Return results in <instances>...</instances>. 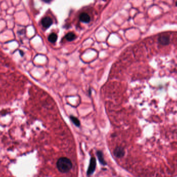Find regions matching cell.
Segmentation results:
<instances>
[{"label": "cell", "instance_id": "cell-7", "mask_svg": "<svg viewBox=\"0 0 177 177\" xmlns=\"http://www.w3.org/2000/svg\"><path fill=\"white\" fill-rule=\"evenodd\" d=\"M96 154H97V158H98V160L99 163L102 165H106L107 163L106 162V161L104 160V155H103V152L101 151H97L96 152Z\"/></svg>", "mask_w": 177, "mask_h": 177}, {"label": "cell", "instance_id": "cell-6", "mask_svg": "<svg viewBox=\"0 0 177 177\" xmlns=\"http://www.w3.org/2000/svg\"><path fill=\"white\" fill-rule=\"evenodd\" d=\"M79 19L81 22H82V23H88L90 22L91 20V18L90 16L88 15L87 13H82L79 16Z\"/></svg>", "mask_w": 177, "mask_h": 177}, {"label": "cell", "instance_id": "cell-1", "mask_svg": "<svg viewBox=\"0 0 177 177\" xmlns=\"http://www.w3.org/2000/svg\"><path fill=\"white\" fill-rule=\"evenodd\" d=\"M57 167L59 171L61 172L67 173L72 169L73 164L69 159L65 157H62L58 160L57 162Z\"/></svg>", "mask_w": 177, "mask_h": 177}, {"label": "cell", "instance_id": "cell-12", "mask_svg": "<svg viewBox=\"0 0 177 177\" xmlns=\"http://www.w3.org/2000/svg\"><path fill=\"white\" fill-rule=\"evenodd\" d=\"M175 6H177V2H175Z\"/></svg>", "mask_w": 177, "mask_h": 177}, {"label": "cell", "instance_id": "cell-3", "mask_svg": "<svg viewBox=\"0 0 177 177\" xmlns=\"http://www.w3.org/2000/svg\"><path fill=\"white\" fill-rule=\"evenodd\" d=\"M158 42L162 45H168L170 43V37L167 35H162L158 38Z\"/></svg>", "mask_w": 177, "mask_h": 177}, {"label": "cell", "instance_id": "cell-4", "mask_svg": "<svg viewBox=\"0 0 177 177\" xmlns=\"http://www.w3.org/2000/svg\"><path fill=\"white\" fill-rule=\"evenodd\" d=\"M114 155L117 158H121L124 156L125 151L124 149L121 146H118L116 148L114 151Z\"/></svg>", "mask_w": 177, "mask_h": 177}, {"label": "cell", "instance_id": "cell-10", "mask_svg": "<svg viewBox=\"0 0 177 177\" xmlns=\"http://www.w3.org/2000/svg\"><path fill=\"white\" fill-rule=\"evenodd\" d=\"M70 119H71V121H72V122L73 123V124L75 126H76L77 127H79L80 126V122L79 120L77 117H76L74 116H71Z\"/></svg>", "mask_w": 177, "mask_h": 177}, {"label": "cell", "instance_id": "cell-11", "mask_svg": "<svg viewBox=\"0 0 177 177\" xmlns=\"http://www.w3.org/2000/svg\"><path fill=\"white\" fill-rule=\"evenodd\" d=\"M20 54H21V55L22 56H24V52H23V51H20Z\"/></svg>", "mask_w": 177, "mask_h": 177}, {"label": "cell", "instance_id": "cell-9", "mask_svg": "<svg viewBox=\"0 0 177 177\" xmlns=\"http://www.w3.org/2000/svg\"><path fill=\"white\" fill-rule=\"evenodd\" d=\"M58 38V36L57 35V34L54 33H52L51 34H50L49 36H48V40L49 42H51V43H55Z\"/></svg>", "mask_w": 177, "mask_h": 177}, {"label": "cell", "instance_id": "cell-2", "mask_svg": "<svg viewBox=\"0 0 177 177\" xmlns=\"http://www.w3.org/2000/svg\"><path fill=\"white\" fill-rule=\"evenodd\" d=\"M96 159L95 158L92 157L90 159L89 166H88V167L86 172L87 176H90L94 173L96 168Z\"/></svg>", "mask_w": 177, "mask_h": 177}, {"label": "cell", "instance_id": "cell-5", "mask_svg": "<svg viewBox=\"0 0 177 177\" xmlns=\"http://www.w3.org/2000/svg\"><path fill=\"white\" fill-rule=\"evenodd\" d=\"M41 23L44 28H48L52 24V20L49 17H45L41 20Z\"/></svg>", "mask_w": 177, "mask_h": 177}, {"label": "cell", "instance_id": "cell-8", "mask_svg": "<svg viewBox=\"0 0 177 177\" xmlns=\"http://www.w3.org/2000/svg\"><path fill=\"white\" fill-rule=\"evenodd\" d=\"M65 38L69 41H72L76 38V35L73 32H69L66 35Z\"/></svg>", "mask_w": 177, "mask_h": 177}]
</instances>
